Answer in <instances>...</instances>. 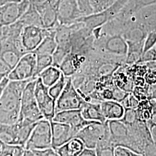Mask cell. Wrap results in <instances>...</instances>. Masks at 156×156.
Here are the masks:
<instances>
[{
	"mask_svg": "<svg viewBox=\"0 0 156 156\" xmlns=\"http://www.w3.org/2000/svg\"><path fill=\"white\" fill-rule=\"evenodd\" d=\"M33 79H36L23 81L9 80L0 97V124H13L18 121L23 91L27 84Z\"/></svg>",
	"mask_w": 156,
	"mask_h": 156,
	"instance_id": "6da1fadb",
	"label": "cell"
},
{
	"mask_svg": "<svg viewBox=\"0 0 156 156\" xmlns=\"http://www.w3.org/2000/svg\"><path fill=\"white\" fill-rule=\"evenodd\" d=\"M100 27L93 30L94 47L112 56L126 57L128 50L126 41L121 35H108L101 33Z\"/></svg>",
	"mask_w": 156,
	"mask_h": 156,
	"instance_id": "7a4b0ae2",
	"label": "cell"
},
{
	"mask_svg": "<svg viewBox=\"0 0 156 156\" xmlns=\"http://www.w3.org/2000/svg\"><path fill=\"white\" fill-rule=\"evenodd\" d=\"M36 79L30 81L23 90L21 102V111L19 120L35 123L44 119L39 109L35 96Z\"/></svg>",
	"mask_w": 156,
	"mask_h": 156,
	"instance_id": "3957f363",
	"label": "cell"
},
{
	"mask_svg": "<svg viewBox=\"0 0 156 156\" xmlns=\"http://www.w3.org/2000/svg\"><path fill=\"white\" fill-rule=\"evenodd\" d=\"M50 148H52L51 122L43 119L36 123L24 149L44 151Z\"/></svg>",
	"mask_w": 156,
	"mask_h": 156,
	"instance_id": "277c9868",
	"label": "cell"
},
{
	"mask_svg": "<svg viewBox=\"0 0 156 156\" xmlns=\"http://www.w3.org/2000/svg\"><path fill=\"white\" fill-rule=\"evenodd\" d=\"M128 1L117 0L114 4L105 11L81 17L76 22L82 23L84 27L92 31L95 28L102 27L117 16Z\"/></svg>",
	"mask_w": 156,
	"mask_h": 156,
	"instance_id": "5b68a950",
	"label": "cell"
},
{
	"mask_svg": "<svg viewBox=\"0 0 156 156\" xmlns=\"http://www.w3.org/2000/svg\"><path fill=\"white\" fill-rule=\"evenodd\" d=\"M84 101L83 98L75 87L72 78L67 77V83L64 89L56 100V113L63 111L80 109Z\"/></svg>",
	"mask_w": 156,
	"mask_h": 156,
	"instance_id": "8992f818",
	"label": "cell"
},
{
	"mask_svg": "<svg viewBox=\"0 0 156 156\" xmlns=\"http://www.w3.org/2000/svg\"><path fill=\"white\" fill-rule=\"evenodd\" d=\"M37 55L28 52L24 55L8 76L9 80L23 81L35 77Z\"/></svg>",
	"mask_w": 156,
	"mask_h": 156,
	"instance_id": "52a82bcc",
	"label": "cell"
},
{
	"mask_svg": "<svg viewBox=\"0 0 156 156\" xmlns=\"http://www.w3.org/2000/svg\"><path fill=\"white\" fill-rule=\"evenodd\" d=\"M108 130L107 120L104 123L94 122L80 129L75 137L83 142L85 147L95 149L97 144L104 138Z\"/></svg>",
	"mask_w": 156,
	"mask_h": 156,
	"instance_id": "ba28073f",
	"label": "cell"
},
{
	"mask_svg": "<svg viewBox=\"0 0 156 156\" xmlns=\"http://www.w3.org/2000/svg\"><path fill=\"white\" fill-rule=\"evenodd\" d=\"M35 96L37 102L44 119L52 121L56 113V101L49 93V87L37 78L35 87Z\"/></svg>",
	"mask_w": 156,
	"mask_h": 156,
	"instance_id": "9c48e42d",
	"label": "cell"
},
{
	"mask_svg": "<svg viewBox=\"0 0 156 156\" xmlns=\"http://www.w3.org/2000/svg\"><path fill=\"white\" fill-rule=\"evenodd\" d=\"M31 4L30 0H22L0 6V27L16 22Z\"/></svg>",
	"mask_w": 156,
	"mask_h": 156,
	"instance_id": "30bf717a",
	"label": "cell"
},
{
	"mask_svg": "<svg viewBox=\"0 0 156 156\" xmlns=\"http://www.w3.org/2000/svg\"><path fill=\"white\" fill-rule=\"evenodd\" d=\"M48 33V29L36 26H25L23 28L20 38L23 47L27 52L35 50Z\"/></svg>",
	"mask_w": 156,
	"mask_h": 156,
	"instance_id": "8fae6325",
	"label": "cell"
},
{
	"mask_svg": "<svg viewBox=\"0 0 156 156\" xmlns=\"http://www.w3.org/2000/svg\"><path fill=\"white\" fill-rule=\"evenodd\" d=\"M57 11L58 23L62 25H71L83 16L76 0H59Z\"/></svg>",
	"mask_w": 156,
	"mask_h": 156,
	"instance_id": "7c38bea8",
	"label": "cell"
},
{
	"mask_svg": "<svg viewBox=\"0 0 156 156\" xmlns=\"http://www.w3.org/2000/svg\"><path fill=\"white\" fill-rule=\"evenodd\" d=\"M52 121L69 125L77 134L84 127L95 122L85 120L82 116L80 109L57 112Z\"/></svg>",
	"mask_w": 156,
	"mask_h": 156,
	"instance_id": "4fadbf2b",
	"label": "cell"
},
{
	"mask_svg": "<svg viewBox=\"0 0 156 156\" xmlns=\"http://www.w3.org/2000/svg\"><path fill=\"white\" fill-rule=\"evenodd\" d=\"M52 148L56 149L75 138L77 133L69 125L51 121Z\"/></svg>",
	"mask_w": 156,
	"mask_h": 156,
	"instance_id": "5bb4252c",
	"label": "cell"
},
{
	"mask_svg": "<svg viewBox=\"0 0 156 156\" xmlns=\"http://www.w3.org/2000/svg\"><path fill=\"white\" fill-rule=\"evenodd\" d=\"M58 2L59 0H49L41 5L35 6L41 16L44 28H55L59 24L57 11Z\"/></svg>",
	"mask_w": 156,
	"mask_h": 156,
	"instance_id": "9a60e30c",
	"label": "cell"
},
{
	"mask_svg": "<svg viewBox=\"0 0 156 156\" xmlns=\"http://www.w3.org/2000/svg\"><path fill=\"white\" fill-rule=\"evenodd\" d=\"M112 140L116 146L128 147L129 129L120 120H107Z\"/></svg>",
	"mask_w": 156,
	"mask_h": 156,
	"instance_id": "2e32d148",
	"label": "cell"
},
{
	"mask_svg": "<svg viewBox=\"0 0 156 156\" xmlns=\"http://www.w3.org/2000/svg\"><path fill=\"white\" fill-rule=\"evenodd\" d=\"M86 60L84 55L69 53L64 59L59 68L66 77H72L79 73Z\"/></svg>",
	"mask_w": 156,
	"mask_h": 156,
	"instance_id": "e0dca14e",
	"label": "cell"
},
{
	"mask_svg": "<svg viewBox=\"0 0 156 156\" xmlns=\"http://www.w3.org/2000/svg\"><path fill=\"white\" fill-rule=\"evenodd\" d=\"M100 106L102 115L106 120L122 119L125 108L120 102L114 100L102 101L100 102Z\"/></svg>",
	"mask_w": 156,
	"mask_h": 156,
	"instance_id": "ac0fdd59",
	"label": "cell"
},
{
	"mask_svg": "<svg viewBox=\"0 0 156 156\" xmlns=\"http://www.w3.org/2000/svg\"><path fill=\"white\" fill-rule=\"evenodd\" d=\"M80 110L82 116L86 120L98 122L102 123L106 122L101 111L100 102L84 101Z\"/></svg>",
	"mask_w": 156,
	"mask_h": 156,
	"instance_id": "d6986e66",
	"label": "cell"
},
{
	"mask_svg": "<svg viewBox=\"0 0 156 156\" xmlns=\"http://www.w3.org/2000/svg\"><path fill=\"white\" fill-rule=\"evenodd\" d=\"M56 27L48 29V33L34 52L37 55L52 56L56 50L57 44L55 39Z\"/></svg>",
	"mask_w": 156,
	"mask_h": 156,
	"instance_id": "ffe728a7",
	"label": "cell"
},
{
	"mask_svg": "<svg viewBox=\"0 0 156 156\" xmlns=\"http://www.w3.org/2000/svg\"><path fill=\"white\" fill-rule=\"evenodd\" d=\"M0 142L4 145L20 146L16 123L0 124Z\"/></svg>",
	"mask_w": 156,
	"mask_h": 156,
	"instance_id": "44dd1931",
	"label": "cell"
},
{
	"mask_svg": "<svg viewBox=\"0 0 156 156\" xmlns=\"http://www.w3.org/2000/svg\"><path fill=\"white\" fill-rule=\"evenodd\" d=\"M85 148L83 142L78 138H73L55 150L60 156H78Z\"/></svg>",
	"mask_w": 156,
	"mask_h": 156,
	"instance_id": "7402d4cb",
	"label": "cell"
},
{
	"mask_svg": "<svg viewBox=\"0 0 156 156\" xmlns=\"http://www.w3.org/2000/svg\"><path fill=\"white\" fill-rule=\"evenodd\" d=\"M20 23L23 27L36 26L44 28L42 18L36 8L31 4L28 9L17 21Z\"/></svg>",
	"mask_w": 156,
	"mask_h": 156,
	"instance_id": "603a6c76",
	"label": "cell"
},
{
	"mask_svg": "<svg viewBox=\"0 0 156 156\" xmlns=\"http://www.w3.org/2000/svg\"><path fill=\"white\" fill-rule=\"evenodd\" d=\"M62 73L59 68L51 66L41 73L38 78H40L42 83L49 88L59 80Z\"/></svg>",
	"mask_w": 156,
	"mask_h": 156,
	"instance_id": "cb8c5ba5",
	"label": "cell"
},
{
	"mask_svg": "<svg viewBox=\"0 0 156 156\" xmlns=\"http://www.w3.org/2000/svg\"><path fill=\"white\" fill-rule=\"evenodd\" d=\"M127 43L128 45V50L126 56L125 62L128 65H133L135 63L140 62L143 54L144 42Z\"/></svg>",
	"mask_w": 156,
	"mask_h": 156,
	"instance_id": "d4e9b609",
	"label": "cell"
},
{
	"mask_svg": "<svg viewBox=\"0 0 156 156\" xmlns=\"http://www.w3.org/2000/svg\"><path fill=\"white\" fill-rule=\"evenodd\" d=\"M153 5H156V0H129L122 11L128 16H133L142 8Z\"/></svg>",
	"mask_w": 156,
	"mask_h": 156,
	"instance_id": "484cf974",
	"label": "cell"
},
{
	"mask_svg": "<svg viewBox=\"0 0 156 156\" xmlns=\"http://www.w3.org/2000/svg\"><path fill=\"white\" fill-rule=\"evenodd\" d=\"M53 65V57L50 55H37V64L35 77L38 75L47 68Z\"/></svg>",
	"mask_w": 156,
	"mask_h": 156,
	"instance_id": "4316f807",
	"label": "cell"
},
{
	"mask_svg": "<svg viewBox=\"0 0 156 156\" xmlns=\"http://www.w3.org/2000/svg\"><path fill=\"white\" fill-rule=\"evenodd\" d=\"M67 83V77L62 73V76L56 83L52 85L49 88V93L51 97L56 101L58 99L60 95L64 89Z\"/></svg>",
	"mask_w": 156,
	"mask_h": 156,
	"instance_id": "83f0119b",
	"label": "cell"
},
{
	"mask_svg": "<svg viewBox=\"0 0 156 156\" xmlns=\"http://www.w3.org/2000/svg\"><path fill=\"white\" fill-rule=\"evenodd\" d=\"M117 0H90V5L91 6L93 12L98 13L104 11L113 4H114Z\"/></svg>",
	"mask_w": 156,
	"mask_h": 156,
	"instance_id": "f1b7e54d",
	"label": "cell"
},
{
	"mask_svg": "<svg viewBox=\"0 0 156 156\" xmlns=\"http://www.w3.org/2000/svg\"><path fill=\"white\" fill-rule=\"evenodd\" d=\"M127 126H132L139 121L136 110L133 108H126L122 119L120 120Z\"/></svg>",
	"mask_w": 156,
	"mask_h": 156,
	"instance_id": "f546056e",
	"label": "cell"
},
{
	"mask_svg": "<svg viewBox=\"0 0 156 156\" xmlns=\"http://www.w3.org/2000/svg\"><path fill=\"white\" fill-rule=\"evenodd\" d=\"M118 66L113 63L104 64L99 67L98 69V75L101 76H108L117 70Z\"/></svg>",
	"mask_w": 156,
	"mask_h": 156,
	"instance_id": "4dcf8cb0",
	"label": "cell"
},
{
	"mask_svg": "<svg viewBox=\"0 0 156 156\" xmlns=\"http://www.w3.org/2000/svg\"><path fill=\"white\" fill-rule=\"evenodd\" d=\"M156 45V33L151 31L147 35L144 41L143 54L148 50L155 48ZM142 54V55H143Z\"/></svg>",
	"mask_w": 156,
	"mask_h": 156,
	"instance_id": "1f68e13d",
	"label": "cell"
},
{
	"mask_svg": "<svg viewBox=\"0 0 156 156\" xmlns=\"http://www.w3.org/2000/svg\"><path fill=\"white\" fill-rule=\"evenodd\" d=\"M115 156H143L132 149L123 146H117L115 149Z\"/></svg>",
	"mask_w": 156,
	"mask_h": 156,
	"instance_id": "d6a6232c",
	"label": "cell"
},
{
	"mask_svg": "<svg viewBox=\"0 0 156 156\" xmlns=\"http://www.w3.org/2000/svg\"><path fill=\"white\" fill-rule=\"evenodd\" d=\"M114 145H106L97 147L95 149L97 156H115Z\"/></svg>",
	"mask_w": 156,
	"mask_h": 156,
	"instance_id": "836d02e7",
	"label": "cell"
},
{
	"mask_svg": "<svg viewBox=\"0 0 156 156\" xmlns=\"http://www.w3.org/2000/svg\"><path fill=\"white\" fill-rule=\"evenodd\" d=\"M113 92V100L119 102H122L130 93L122 89L117 87V86L113 87L112 89Z\"/></svg>",
	"mask_w": 156,
	"mask_h": 156,
	"instance_id": "e575fe53",
	"label": "cell"
},
{
	"mask_svg": "<svg viewBox=\"0 0 156 156\" xmlns=\"http://www.w3.org/2000/svg\"><path fill=\"white\" fill-rule=\"evenodd\" d=\"M79 8L82 15L84 16L93 13L90 5V0H76Z\"/></svg>",
	"mask_w": 156,
	"mask_h": 156,
	"instance_id": "d590c367",
	"label": "cell"
},
{
	"mask_svg": "<svg viewBox=\"0 0 156 156\" xmlns=\"http://www.w3.org/2000/svg\"><path fill=\"white\" fill-rule=\"evenodd\" d=\"M156 62V49L154 48L142 55L140 62Z\"/></svg>",
	"mask_w": 156,
	"mask_h": 156,
	"instance_id": "8d00e7d4",
	"label": "cell"
},
{
	"mask_svg": "<svg viewBox=\"0 0 156 156\" xmlns=\"http://www.w3.org/2000/svg\"><path fill=\"white\" fill-rule=\"evenodd\" d=\"M15 145H4L0 151V156H15Z\"/></svg>",
	"mask_w": 156,
	"mask_h": 156,
	"instance_id": "74e56055",
	"label": "cell"
},
{
	"mask_svg": "<svg viewBox=\"0 0 156 156\" xmlns=\"http://www.w3.org/2000/svg\"><path fill=\"white\" fill-rule=\"evenodd\" d=\"M45 151L35 149H25L23 156H45Z\"/></svg>",
	"mask_w": 156,
	"mask_h": 156,
	"instance_id": "f35d334b",
	"label": "cell"
},
{
	"mask_svg": "<svg viewBox=\"0 0 156 156\" xmlns=\"http://www.w3.org/2000/svg\"><path fill=\"white\" fill-rule=\"evenodd\" d=\"M102 101L113 100V92L110 89H105L100 93Z\"/></svg>",
	"mask_w": 156,
	"mask_h": 156,
	"instance_id": "ab89813d",
	"label": "cell"
},
{
	"mask_svg": "<svg viewBox=\"0 0 156 156\" xmlns=\"http://www.w3.org/2000/svg\"><path fill=\"white\" fill-rule=\"evenodd\" d=\"M78 156H97L95 149L85 147Z\"/></svg>",
	"mask_w": 156,
	"mask_h": 156,
	"instance_id": "60d3db41",
	"label": "cell"
},
{
	"mask_svg": "<svg viewBox=\"0 0 156 156\" xmlns=\"http://www.w3.org/2000/svg\"><path fill=\"white\" fill-rule=\"evenodd\" d=\"M148 127L149 128L150 133H151V140L153 142L156 146V126L153 125H147Z\"/></svg>",
	"mask_w": 156,
	"mask_h": 156,
	"instance_id": "b9f144b4",
	"label": "cell"
},
{
	"mask_svg": "<svg viewBox=\"0 0 156 156\" xmlns=\"http://www.w3.org/2000/svg\"><path fill=\"white\" fill-rule=\"evenodd\" d=\"M9 82V80L8 78L5 77V78H4L0 82V97Z\"/></svg>",
	"mask_w": 156,
	"mask_h": 156,
	"instance_id": "7bdbcfd3",
	"label": "cell"
},
{
	"mask_svg": "<svg viewBox=\"0 0 156 156\" xmlns=\"http://www.w3.org/2000/svg\"><path fill=\"white\" fill-rule=\"evenodd\" d=\"M45 156H60L53 148H50L45 151Z\"/></svg>",
	"mask_w": 156,
	"mask_h": 156,
	"instance_id": "ee69618b",
	"label": "cell"
},
{
	"mask_svg": "<svg viewBox=\"0 0 156 156\" xmlns=\"http://www.w3.org/2000/svg\"><path fill=\"white\" fill-rule=\"evenodd\" d=\"M49 0H30L31 4L34 6H38L45 3Z\"/></svg>",
	"mask_w": 156,
	"mask_h": 156,
	"instance_id": "f6af8a7d",
	"label": "cell"
},
{
	"mask_svg": "<svg viewBox=\"0 0 156 156\" xmlns=\"http://www.w3.org/2000/svg\"><path fill=\"white\" fill-rule=\"evenodd\" d=\"M147 125L156 126V111L153 113L151 120L147 122Z\"/></svg>",
	"mask_w": 156,
	"mask_h": 156,
	"instance_id": "bcb514c9",
	"label": "cell"
},
{
	"mask_svg": "<svg viewBox=\"0 0 156 156\" xmlns=\"http://www.w3.org/2000/svg\"><path fill=\"white\" fill-rule=\"evenodd\" d=\"M22 0H0V6L5 5L6 4L13 2H20Z\"/></svg>",
	"mask_w": 156,
	"mask_h": 156,
	"instance_id": "7dc6e473",
	"label": "cell"
},
{
	"mask_svg": "<svg viewBox=\"0 0 156 156\" xmlns=\"http://www.w3.org/2000/svg\"><path fill=\"white\" fill-rule=\"evenodd\" d=\"M151 105H152V108H153V111H156V101L153 102H151Z\"/></svg>",
	"mask_w": 156,
	"mask_h": 156,
	"instance_id": "c3c4849f",
	"label": "cell"
},
{
	"mask_svg": "<svg viewBox=\"0 0 156 156\" xmlns=\"http://www.w3.org/2000/svg\"><path fill=\"white\" fill-rule=\"evenodd\" d=\"M4 144H2L1 142H0V151H1L2 149V148H3V146H4Z\"/></svg>",
	"mask_w": 156,
	"mask_h": 156,
	"instance_id": "681fc988",
	"label": "cell"
},
{
	"mask_svg": "<svg viewBox=\"0 0 156 156\" xmlns=\"http://www.w3.org/2000/svg\"><path fill=\"white\" fill-rule=\"evenodd\" d=\"M4 78H5V77H4L3 76H2V75H0V82H1V80H2V79H3Z\"/></svg>",
	"mask_w": 156,
	"mask_h": 156,
	"instance_id": "f907efd6",
	"label": "cell"
},
{
	"mask_svg": "<svg viewBox=\"0 0 156 156\" xmlns=\"http://www.w3.org/2000/svg\"><path fill=\"white\" fill-rule=\"evenodd\" d=\"M155 48H156V46H155Z\"/></svg>",
	"mask_w": 156,
	"mask_h": 156,
	"instance_id": "816d5d0a",
	"label": "cell"
},
{
	"mask_svg": "<svg viewBox=\"0 0 156 156\" xmlns=\"http://www.w3.org/2000/svg\"><path fill=\"white\" fill-rule=\"evenodd\" d=\"M0 28H1V27H0Z\"/></svg>",
	"mask_w": 156,
	"mask_h": 156,
	"instance_id": "f5cc1de1",
	"label": "cell"
}]
</instances>
